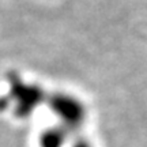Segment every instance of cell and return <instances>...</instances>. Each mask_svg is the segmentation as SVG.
Segmentation results:
<instances>
[{
    "label": "cell",
    "instance_id": "1",
    "mask_svg": "<svg viewBox=\"0 0 147 147\" xmlns=\"http://www.w3.org/2000/svg\"><path fill=\"white\" fill-rule=\"evenodd\" d=\"M53 105L56 108V112L59 113V116H61L64 120L69 121V123L80 121L82 117L84 116L82 104L78 100H75L74 97H69V95H56L55 100H53Z\"/></svg>",
    "mask_w": 147,
    "mask_h": 147
}]
</instances>
